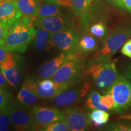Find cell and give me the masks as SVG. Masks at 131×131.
<instances>
[{
    "mask_svg": "<svg viewBox=\"0 0 131 131\" xmlns=\"http://www.w3.org/2000/svg\"><path fill=\"white\" fill-rule=\"evenodd\" d=\"M61 14H63L61 12L60 6L53 4V3H48L40 6L38 12L35 19L48 17V16L58 15Z\"/></svg>",
    "mask_w": 131,
    "mask_h": 131,
    "instance_id": "20",
    "label": "cell"
},
{
    "mask_svg": "<svg viewBox=\"0 0 131 131\" xmlns=\"http://www.w3.org/2000/svg\"><path fill=\"white\" fill-rule=\"evenodd\" d=\"M34 24L35 26L42 27L49 32L53 33L71 29L73 22L69 18L61 14L35 19Z\"/></svg>",
    "mask_w": 131,
    "mask_h": 131,
    "instance_id": "11",
    "label": "cell"
},
{
    "mask_svg": "<svg viewBox=\"0 0 131 131\" xmlns=\"http://www.w3.org/2000/svg\"><path fill=\"white\" fill-rule=\"evenodd\" d=\"M101 103L107 107L109 110H112L115 104V101L110 92L107 91L105 93L104 95H101Z\"/></svg>",
    "mask_w": 131,
    "mask_h": 131,
    "instance_id": "29",
    "label": "cell"
},
{
    "mask_svg": "<svg viewBox=\"0 0 131 131\" xmlns=\"http://www.w3.org/2000/svg\"><path fill=\"white\" fill-rule=\"evenodd\" d=\"M10 27L0 22V46L4 47L6 37Z\"/></svg>",
    "mask_w": 131,
    "mask_h": 131,
    "instance_id": "30",
    "label": "cell"
},
{
    "mask_svg": "<svg viewBox=\"0 0 131 131\" xmlns=\"http://www.w3.org/2000/svg\"><path fill=\"white\" fill-rule=\"evenodd\" d=\"M38 81L32 77H27L19 90L16 101L24 105L32 106L37 103Z\"/></svg>",
    "mask_w": 131,
    "mask_h": 131,
    "instance_id": "14",
    "label": "cell"
},
{
    "mask_svg": "<svg viewBox=\"0 0 131 131\" xmlns=\"http://www.w3.org/2000/svg\"><path fill=\"white\" fill-rule=\"evenodd\" d=\"M82 66L81 57L71 53L67 61L52 77V80L57 83H67L72 86L81 80Z\"/></svg>",
    "mask_w": 131,
    "mask_h": 131,
    "instance_id": "5",
    "label": "cell"
},
{
    "mask_svg": "<svg viewBox=\"0 0 131 131\" xmlns=\"http://www.w3.org/2000/svg\"><path fill=\"white\" fill-rule=\"evenodd\" d=\"M36 130L45 131H69L70 130V129L66 122L64 119H61L47 124L37 126L36 127Z\"/></svg>",
    "mask_w": 131,
    "mask_h": 131,
    "instance_id": "23",
    "label": "cell"
},
{
    "mask_svg": "<svg viewBox=\"0 0 131 131\" xmlns=\"http://www.w3.org/2000/svg\"><path fill=\"white\" fill-rule=\"evenodd\" d=\"M63 119L72 131L86 130L92 124L88 116L77 107L68 108L63 111Z\"/></svg>",
    "mask_w": 131,
    "mask_h": 131,
    "instance_id": "10",
    "label": "cell"
},
{
    "mask_svg": "<svg viewBox=\"0 0 131 131\" xmlns=\"http://www.w3.org/2000/svg\"><path fill=\"white\" fill-rule=\"evenodd\" d=\"M70 53L63 52L55 58L42 64L38 69L39 77L41 79L52 78L58 69L67 61Z\"/></svg>",
    "mask_w": 131,
    "mask_h": 131,
    "instance_id": "16",
    "label": "cell"
},
{
    "mask_svg": "<svg viewBox=\"0 0 131 131\" xmlns=\"http://www.w3.org/2000/svg\"><path fill=\"white\" fill-rule=\"evenodd\" d=\"M51 38L55 46L63 52L73 53L78 50L80 37L75 29L71 28L51 33Z\"/></svg>",
    "mask_w": 131,
    "mask_h": 131,
    "instance_id": "8",
    "label": "cell"
},
{
    "mask_svg": "<svg viewBox=\"0 0 131 131\" xmlns=\"http://www.w3.org/2000/svg\"><path fill=\"white\" fill-rule=\"evenodd\" d=\"M88 116L92 123L98 127L106 124L109 119V113L101 109H94Z\"/></svg>",
    "mask_w": 131,
    "mask_h": 131,
    "instance_id": "22",
    "label": "cell"
},
{
    "mask_svg": "<svg viewBox=\"0 0 131 131\" xmlns=\"http://www.w3.org/2000/svg\"><path fill=\"white\" fill-rule=\"evenodd\" d=\"M47 3H53L66 7L72 8V3L70 0H45Z\"/></svg>",
    "mask_w": 131,
    "mask_h": 131,
    "instance_id": "32",
    "label": "cell"
},
{
    "mask_svg": "<svg viewBox=\"0 0 131 131\" xmlns=\"http://www.w3.org/2000/svg\"><path fill=\"white\" fill-rule=\"evenodd\" d=\"M10 106V105H9ZM9 106L3 109L0 112V131L9 130L12 127Z\"/></svg>",
    "mask_w": 131,
    "mask_h": 131,
    "instance_id": "25",
    "label": "cell"
},
{
    "mask_svg": "<svg viewBox=\"0 0 131 131\" xmlns=\"http://www.w3.org/2000/svg\"><path fill=\"white\" fill-rule=\"evenodd\" d=\"M108 130L114 131H131V123L127 122H115L111 123Z\"/></svg>",
    "mask_w": 131,
    "mask_h": 131,
    "instance_id": "28",
    "label": "cell"
},
{
    "mask_svg": "<svg viewBox=\"0 0 131 131\" xmlns=\"http://www.w3.org/2000/svg\"><path fill=\"white\" fill-rule=\"evenodd\" d=\"M72 9L75 15L79 18L83 23H88L94 0H70Z\"/></svg>",
    "mask_w": 131,
    "mask_h": 131,
    "instance_id": "18",
    "label": "cell"
},
{
    "mask_svg": "<svg viewBox=\"0 0 131 131\" xmlns=\"http://www.w3.org/2000/svg\"><path fill=\"white\" fill-rule=\"evenodd\" d=\"M35 34L34 20L28 16H22L10 28L5 41V49L8 52L24 53Z\"/></svg>",
    "mask_w": 131,
    "mask_h": 131,
    "instance_id": "1",
    "label": "cell"
},
{
    "mask_svg": "<svg viewBox=\"0 0 131 131\" xmlns=\"http://www.w3.org/2000/svg\"><path fill=\"white\" fill-rule=\"evenodd\" d=\"M108 91L114 98V112L121 113L131 107V81L126 77L118 75Z\"/></svg>",
    "mask_w": 131,
    "mask_h": 131,
    "instance_id": "3",
    "label": "cell"
},
{
    "mask_svg": "<svg viewBox=\"0 0 131 131\" xmlns=\"http://www.w3.org/2000/svg\"><path fill=\"white\" fill-rule=\"evenodd\" d=\"M89 83L82 86H73L70 89L65 90L53 98V102L55 106L60 107H69L78 103L89 91Z\"/></svg>",
    "mask_w": 131,
    "mask_h": 131,
    "instance_id": "9",
    "label": "cell"
},
{
    "mask_svg": "<svg viewBox=\"0 0 131 131\" xmlns=\"http://www.w3.org/2000/svg\"><path fill=\"white\" fill-rule=\"evenodd\" d=\"M90 32L92 35L98 38H102L106 35L107 29L104 23L98 22L91 26Z\"/></svg>",
    "mask_w": 131,
    "mask_h": 131,
    "instance_id": "27",
    "label": "cell"
},
{
    "mask_svg": "<svg viewBox=\"0 0 131 131\" xmlns=\"http://www.w3.org/2000/svg\"><path fill=\"white\" fill-rule=\"evenodd\" d=\"M12 99L11 93L4 87L0 86V110L8 107L12 102Z\"/></svg>",
    "mask_w": 131,
    "mask_h": 131,
    "instance_id": "26",
    "label": "cell"
},
{
    "mask_svg": "<svg viewBox=\"0 0 131 131\" xmlns=\"http://www.w3.org/2000/svg\"><path fill=\"white\" fill-rule=\"evenodd\" d=\"M19 9L23 16L35 18L40 7V0H16Z\"/></svg>",
    "mask_w": 131,
    "mask_h": 131,
    "instance_id": "19",
    "label": "cell"
},
{
    "mask_svg": "<svg viewBox=\"0 0 131 131\" xmlns=\"http://www.w3.org/2000/svg\"><path fill=\"white\" fill-rule=\"evenodd\" d=\"M35 46L39 51L49 52L51 47L55 46L52 41L51 32L42 27L36 26Z\"/></svg>",
    "mask_w": 131,
    "mask_h": 131,
    "instance_id": "17",
    "label": "cell"
},
{
    "mask_svg": "<svg viewBox=\"0 0 131 131\" xmlns=\"http://www.w3.org/2000/svg\"><path fill=\"white\" fill-rule=\"evenodd\" d=\"M6 1V0H0V4H1V3H3V1Z\"/></svg>",
    "mask_w": 131,
    "mask_h": 131,
    "instance_id": "39",
    "label": "cell"
},
{
    "mask_svg": "<svg viewBox=\"0 0 131 131\" xmlns=\"http://www.w3.org/2000/svg\"><path fill=\"white\" fill-rule=\"evenodd\" d=\"M86 106L91 110L94 109H101V110L107 111L109 110L105 106L101 103V95L98 92L92 91L89 94V97L86 100Z\"/></svg>",
    "mask_w": 131,
    "mask_h": 131,
    "instance_id": "24",
    "label": "cell"
},
{
    "mask_svg": "<svg viewBox=\"0 0 131 131\" xmlns=\"http://www.w3.org/2000/svg\"><path fill=\"white\" fill-rule=\"evenodd\" d=\"M23 16L16 0H6L0 4V22L11 27Z\"/></svg>",
    "mask_w": 131,
    "mask_h": 131,
    "instance_id": "13",
    "label": "cell"
},
{
    "mask_svg": "<svg viewBox=\"0 0 131 131\" xmlns=\"http://www.w3.org/2000/svg\"><path fill=\"white\" fill-rule=\"evenodd\" d=\"M12 126L16 130H36V124L31 106L21 104L18 101L11 103L9 106Z\"/></svg>",
    "mask_w": 131,
    "mask_h": 131,
    "instance_id": "4",
    "label": "cell"
},
{
    "mask_svg": "<svg viewBox=\"0 0 131 131\" xmlns=\"http://www.w3.org/2000/svg\"><path fill=\"white\" fill-rule=\"evenodd\" d=\"M123 1L126 9L131 13V0H123Z\"/></svg>",
    "mask_w": 131,
    "mask_h": 131,
    "instance_id": "37",
    "label": "cell"
},
{
    "mask_svg": "<svg viewBox=\"0 0 131 131\" xmlns=\"http://www.w3.org/2000/svg\"><path fill=\"white\" fill-rule=\"evenodd\" d=\"M7 51L5 49L4 47L0 46V64L2 63V61L4 60L5 57L7 54Z\"/></svg>",
    "mask_w": 131,
    "mask_h": 131,
    "instance_id": "36",
    "label": "cell"
},
{
    "mask_svg": "<svg viewBox=\"0 0 131 131\" xmlns=\"http://www.w3.org/2000/svg\"><path fill=\"white\" fill-rule=\"evenodd\" d=\"M118 119H126V120H131V114H123L121 115L118 117Z\"/></svg>",
    "mask_w": 131,
    "mask_h": 131,
    "instance_id": "38",
    "label": "cell"
},
{
    "mask_svg": "<svg viewBox=\"0 0 131 131\" xmlns=\"http://www.w3.org/2000/svg\"><path fill=\"white\" fill-rule=\"evenodd\" d=\"M109 3L120 9H125L124 3L123 0H107Z\"/></svg>",
    "mask_w": 131,
    "mask_h": 131,
    "instance_id": "33",
    "label": "cell"
},
{
    "mask_svg": "<svg viewBox=\"0 0 131 131\" xmlns=\"http://www.w3.org/2000/svg\"><path fill=\"white\" fill-rule=\"evenodd\" d=\"M8 82L6 80V78L4 77V75L3 74L2 72H1V69H0V86L1 87H7L8 86Z\"/></svg>",
    "mask_w": 131,
    "mask_h": 131,
    "instance_id": "35",
    "label": "cell"
},
{
    "mask_svg": "<svg viewBox=\"0 0 131 131\" xmlns=\"http://www.w3.org/2000/svg\"><path fill=\"white\" fill-rule=\"evenodd\" d=\"M98 89L106 93L117 79L118 74L114 61L101 56L89 70Z\"/></svg>",
    "mask_w": 131,
    "mask_h": 131,
    "instance_id": "2",
    "label": "cell"
},
{
    "mask_svg": "<svg viewBox=\"0 0 131 131\" xmlns=\"http://www.w3.org/2000/svg\"><path fill=\"white\" fill-rule=\"evenodd\" d=\"M24 61L22 57L8 52L0 64V69L8 83L12 87L16 86L22 77Z\"/></svg>",
    "mask_w": 131,
    "mask_h": 131,
    "instance_id": "7",
    "label": "cell"
},
{
    "mask_svg": "<svg viewBox=\"0 0 131 131\" xmlns=\"http://www.w3.org/2000/svg\"><path fill=\"white\" fill-rule=\"evenodd\" d=\"M32 109L37 126L63 119V111L57 108L34 106Z\"/></svg>",
    "mask_w": 131,
    "mask_h": 131,
    "instance_id": "15",
    "label": "cell"
},
{
    "mask_svg": "<svg viewBox=\"0 0 131 131\" xmlns=\"http://www.w3.org/2000/svg\"><path fill=\"white\" fill-rule=\"evenodd\" d=\"M98 48V42L94 37L90 35H86L80 39L78 44V50L88 53L96 50Z\"/></svg>",
    "mask_w": 131,
    "mask_h": 131,
    "instance_id": "21",
    "label": "cell"
},
{
    "mask_svg": "<svg viewBox=\"0 0 131 131\" xmlns=\"http://www.w3.org/2000/svg\"><path fill=\"white\" fill-rule=\"evenodd\" d=\"M124 73L126 77L131 81V61L127 63L124 67Z\"/></svg>",
    "mask_w": 131,
    "mask_h": 131,
    "instance_id": "34",
    "label": "cell"
},
{
    "mask_svg": "<svg viewBox=\"0 0 131 131\" xmlns=\"http://www.w3.org/2000/svg\"><path fill=\"white\" fill-rule=\"evenodd\" d=\"M131 38V26H122L112 31L103 42L101 56L110 58Z\"/></svg>",
    "mask_w": 131,
    "mask_h": 131,
    "instance_id": "6",
    "label": "cell"
},
{
    "mask_svg": "<svg viewBox=\"0 0 131 131\" xmlns=\"http://www.w3.org/2000/svg\"><path fill=\"white\" fill-rule=\"evenodd\" d=\"M72 86L67 83H57L49 78L38 81L37 95L42 99H52Z\"/></svg>",
    "mask_w": 131,
    "mask_h": 131,
    "instance_id": "12",
    "label": "cell"
},
{
    "mask_svg": "<svg viewBox=\"0 0 131 131\" xmlns=\"http://www.w3.org/2000/svg\"><path fill=\"white\" fill-rule=\"evenodd\" d=\"M123 55L131 59V38L124 44L121 49Z\"/></svg>",
    "mask_w": 131,
    "mask_h": 131,
    "instance_id": "31",
    "label": "cell"
}]
</instances>
